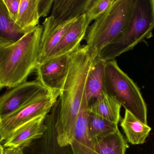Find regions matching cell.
<instances>
[{"instance_id":"1","label":"cell","mask_w":154,"mask_h":154,"mask_svg":"<svg viewBox=\"0 0 154 154\" xmlns=\"http://www.w3.org/2000/svg\"><path fill=\"white\" fill-rule=\"evenodd\" d=\"M92 64L86 45L70 54L68 73L60 96L59 114L55 125L57 142L60 147L70 146L80 114L89 108L85 89Z\"/></svg>"},{"instance_id":"2","label":"cell","mask_w":154,"mask_h":154,"mask_svg":"<svg viewBox=\"0 0 154 154\" xmlns=\"http://www.w3.org/2000/svg\"><path fill=\"white\" fill-rule=\"evenodd\" d=\"M43 28L38 25L14 43L0 47V91L26 82L37 68Z\"/></svg>"},{"instance_id":"3","label":"cell","mask_w":154,"mask_h":154,"mask_svg":"<svg viewBox=\"0 0 154 154\" xmlns=\"http://www.w3.org/2000/svg\"><path fill=\"white\" fill-rule=\"evenodd\" d=\"M136 0H116L112 6L88 28L86 46L91 61L125 31L132 16Z\"/></svg>"},{"instance_id":"4","label":"cell","mask_w":154,"mask_h":154,"mask_svg":"<svg viewBox=\"0 0 154 154\" xmlns=\"http://www.w3.org/2000/svg\"><path fill=\"white\" fill-rule=\"evenodd\" d=\"M154 17L152 0H136L132 16L123 34L101 51L98 58L114 59L152 36Z\"/></svg>"},{"instance_id":"5","label":"cell","mask_w":154,"mask_h":154,"mask_svg":"<svg viewBox=\"0 0 154 154\" xmlns=\"http://www.w3.org/2000/svg\"><path fill=\"white\" fill-rule=\"evenodd\" d=\"M106 91L125 110L147 124V106L140 89L133 80L120 68L115 59L106 62Z\"/></svg>"},{"instance_id":"6","label":"cell","mask_w":154,"mask_h":154,"mask_svg":"<svg viewBox=\"0 0 154 154\" xmlns=\"http://www.w3.org/2000/svg\"><path fill=\"white\" fill-rule=\"evenodd\" d=\"M59 97L44 89L19 109L0 119V142H5L17 129L32 119L47 115Z\"/></svg>"},{"instance_id":"7","label":"cell","mask_w":154,"mask_h":154,"mask_svg":"<svg viewBox=\"0 0 154 154\" xmlns=\"http://www.w3.org/2000/svg\"><path fill=\"white\" fill-rule=\"evenodd\" d=\"M70 54L47 60L38 64L37 80L46 89L60 96L68 73Z\"/></svg>"},{"instance_id":"8","label":"cell","mask_w":154,"mask_h":154,"mask_svg":"<svg viewBox=\"0 0 154 154\" xmlns=\"http://www.w3.org/2000/svg\"><path fill=\"white\" fill-rule=\"evenodd\" d=\"M45 89L37 80L26 81L0 96V119L19 109Z\"/></svg>"},{"instance_id":"9","label":"cell","mask_w":154,"mask_h":154,"mask_svg":"<svg viewBox=\"0 0 154 154\" xmlns=\"http://www.w3.org/2000/svg\"><path fill=\"white\" fill-rule=\"evenodd\" d=\"M89 24L86 14L77 18L64 33L56 47L42 62L52 58L71 54L77 50L86 36Z\"/></svg>"},{"instance_id":"10","label":"cell","mask_w":154,"mask_h":154,"mask_svg":"<svg viewBox=\"0 0 154 154\" xmlns=\"http://www.w3.org/2000/svg\"><path fill=\"white\" fill-rule=\"evenodd\" d=\"M46 116H40L22 126L5 141L3 146L26 148L33 140L40 138L47 130L44 124Z\"/></svg>"},{"instance_id":"11","label":"cell","mask_w":154,"mask_h":154,"mask_svg":"<svg viewBox=\"0 0 154 154\" xmlns=\"http://www.w3.org/2000/svg\"><path fill=\"white\" fill-rule=\"evenodd\" d=\"M76 19L64 22L55 20L51 16L45 19L43 23L38 64L41 63L56 47L64 33Z\"/></svg>"},{"instance_id":"12","label":"cell","mask_w":154,"mask_h":154,"mask_svg":"<svg viewBox=\"0 0 154 154\" xmlns=\"http://www.w3.org/2000/svg\"><path fill=\"white\" fill-rule=\"evenodd\" d=\"M106 61L97 58L92 61L86 84V97L89 105L106 93Z\"/></svg>"},{"instance_id":"13","label":"cell","mask_w":154,"mask_h":154,"mask_svg":"<svg viewBox=\"0 0 154 154\" xmlns=\"http://www.w3.org/2000/svg\"><path fill=\"white\" fill-rule=\"evenodd\" d=\"M91 1L56 0L50 16L55 20L61 22L75 20L86 14Z\"/></svg>"},{"instance_id":"14","label":"cell","mask_w":154,"mask_h":154,"mask_svg":"<svg viewBox=\"0 0 154 154\" xmlns=\"http://www.w3.org/2000/svg\"><path fill=\"white\" fill-rule=\"evenodd\" d=\"M89 108L83 109L77 119L73 140L70 145L73 154H96L87 127Z\"/></svg>"},{"instance_id":"15","label":"cell","mask_w":154,"mask_h":154,"mask_svg":"<svg viewBox=\"0 0 154 154\" xmlns=\"http://www.w3.org/2000/svg\"><path fill=\"white\" fill-rule=\"evenodd\" d=\"M120 125L128 141L133 145L144 143L152 130L148 125L141 122L127 110H125L124 118L121 120Z\"/></svg>"},{"instance_id":"16","label":"cell","mask_w":154,"mask_h":154,"mask_svg":"<svg viewBox=\"0 0 154 154\" xmlns=\"http://www.w3.org/2000/svg\"><path fill=\"white\" fill-rule=\"evenodd\" d=\"M26 33L11 19L3 0H0V47L14 43Z\"/></svg>"},{"instance_id":"17","label":"cell","mask_w":154,"mask_h":154,"mask_svg":"<svg viewBox=\"0 0 154 154\" xmlns=\"http://www.w3.org/2000/svg\"><path fill=\"white\" fill-rule=\"evenodd\" d=\"M121 108V105L106 92L90 105L89 111L109 122L118 124Z\"/></svg>"},{"instance_id":"18","label":"cell","mask_w":154,"mask_h":154,"mask_svg":"<svg viewBox=\"0 0 154 154\" xmlns=\"http://www.w3.org/2000/svg\"><path fill=\"white\" fill-rule=\"evenodd\" d=\"M91 140L96 154H125L128 147L119 129L107 136L95 137Z\"/></svg>"},{"instance_id":"19","label":"cell","mask_w":154,"mask_h":154,"mask_svg":"<svg viewBox=\"0 0 154 154\" xmlns=\"http://www.w3.org/2000/svg\"><path fill=\"white\" fill-rule=\"evenodd\" d=\"M38 0H21L15 23L28 32L39 25L40 17L38 12Z\"/></svg>"},{"instance_id":"20","label":"cell","mask_w":154,"mask_h":154,"mask_svg":"<svg viewBox=\"0 0 154 154\" xmlns=\"http://www.w3.org/2000/svg\"><path fill=\"white\" fill-rule=\"evenodd\" d=\"M118 124L100 117L88 110L87 127L91 138L104 137L114 134L119 129Z\"/></svg>"},{"instance_id":"21","label":"cell","mask_w":154,"mask_h":154,"mask_svg":"<svg viewBox=\"0 0 154 154\" xmlns=\"http://www.w3.org/2000/svg\"><path fill=\"white\" fill-rule=\"evenodd\" d=\"M116 0H91L86 13L88 23L97 20L105 14Z\"/></svg>"},{"instance_id":"22","label":"cell","mask_w":154,"mask_h":154,"mask_svg":"<svg viewBox=\"0 0 154 154\" xmlns=\"http://www.w3.org/2000/svg\"><path fill=\"white\" fill-rule=\"evenodd\" d=\"M21 0H3L11 19L16 21L20 9Z\"/></svg>"},{"instance_id":"23","label":"cell","mask_w":154,"mask_h":154,"mask_svg":"<svg viewBox=\"0 0 154 154\" xmlns=\"http://www.w3.org/2000/svg\"><path fill=\"white\" fill-rule=\"evenodd\" d=\"M54 2V0H38V12L40 17L48 15Z\"/></svg>"},{"instance_id":"24","label":"cell","mask_w":154,"mask_h":154,"mask_svg":"<svg viewBox=\"0 0 154 154\" xmlns=\"http://www.w3.org/2000/svg\"><path fill=\"white\" fill-rule=\"evenodd\" d=\"M3 154H24L23 149L21 147H6L4 150Z\"/></svg>"},{"instance_id":"25","label":"cell","mask_w":154,"mask_h":154,"mask_svg":"<svg viewBox=\"0 0 154 154\" xmlns=\"http://www.w3.org/2000/svg\"><path fill=\"white\" fill-rule=\"evenodd\" d=\"M3 146H2L0 144V154H3L4 149V147H3Z\"/></svg>"},{"instance_id":"26","label":"cell","mask_w":154,"mask_h":154,"mask_svg":"<svg viewBox=\"0 0 154 154\" xmlns=\"http://www.w3.org/2000/svg\"><path fill=\"white\" fill-rule=\"evenodd\" d=\"M152 5L153 12L154 17V0H152Z\"/></svg>"}]
</instances>
